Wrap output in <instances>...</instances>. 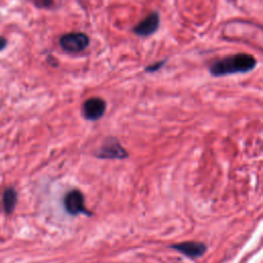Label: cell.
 I'll return each instance as SVG.
<instances>
[{
    "label": "cell",
    "mask_w": 263,
    "mask_h": 263,
    "mask_svg": "<svg viewBox=\"0 0 263 263\" xmlns=\"http://www.w3.org/2000/svg\"><path fill=\"white\" fill-rule=\"evenodd\" d=\"M59 44L68 53H78L89 46L90 39L83 32H69L59 38Z\"/></svg>",
    "instance_id": "7a4b0ae2"
},
{
    "label": "cell",
    "mask_w": 263,
    "mask_h": 263,
    "mask_svg": "<svg viewBox=\"0 0 263 263\" xmlns=\"http://www.w3.org/2000/svg\"><path fill=\"white\" fill-rule=\"evenodd\" d=\"M172 249L185 255L190 259H196L202 257L206 252V245L199 241H184L171 246Z\"/></svg>",
    "instance_id": "52a82bcc"
},
{
    "label": "cell",
    "mask_w": 263,
    "mask_h": 263,
    "mask_svg": "<svg viewBox=\"0 0 263 263\" xmlns=\"http://www.w3.org/2000/svg\"><path fill=\"white\" fill-rule=\"evenodd\" d=\"M257 59L250 53H235L213 62L209 73L213 77H222L234 74H247L257 67Z\"/></svg>",
    "instance_id": "6da1fadb"
},
{
    "label": "cell",
    "mask_w": 263,
    "mask_h": 263,
    "mask_svg": "<svg viewBox=\"0 0 263 263\" xmlns=\"http://www.w3.org/2000/svg\"><path fill=\"white\" fill-rule=\"evenodd\" d=\"M107 104L104 99L100 97H92L84 101L82 104V115L87 120H98L100 119L106 112Z\"/></svg>",
    "instance_id": "5b68a950"
},
{
    "label": "cell",
    "mask_w": 263,
    "mask_h": 263,
    "mask_svg": "<svg viewBox=\"0 0 263 263\" xmlns=\"http://www.w3.org/2000/svg\"><path fill=\"white\" fill-rule=\"evenodd\" d=\"M64 208L71 215L84 214L86 216H90L91 213L86 209L84 202L83 193L78 189L70 190L64 196Z\"/></svg>",
    "instance_id": "277c9868"
},
{
    "label": "cell",
    "mask_w": 263,
    "mask_h": 263,
    "mask_svg": "<svg viewBox=\"0 0 263 263\" xmlns=\"http://www.w3.org/2000/svg\"><path fill=\"white\" fill-rule=\"evenodd\" d=\"M5 45H6V39L0 37V50L3 49L5 47Z\"/></svg>",
    "instance_id": "8fae6325"
},
{
    "label": "cell",
    "mask_w": 263,
    "mask_h": 263,
    "mask_svg": "<svg viewBox=\"0 0 263 263\" xmlns=\"http://www.w3.org/2000/svg\"><path fill=\"white\" fill-rule=\"evenodd\" d=\"M2 202L4 211L7 214H10L13 212L16 203H17V192L14 188H7L4 190L2 195Z\"/></svg>",
    "instance_id": "ba28073f"
},
{
    "label": "cell",
    "mask_w": 263,
    "mask_h": 263,
    "mask_svg": "<svg viewBox=\"0 0 263 263\" xmlns=\"http://www.w3.org/2000/svg\"><path fill=\"white\" fill-rule=\"evenodd\" d=\"M167 62V59H162V60H159L157 62H154L150 65H147L145 68H144V71L146 73H155L156 71H159Z\"/></svg>",
    "instance_id": "9c48e42d"
},
{
    "label": "cell",
    "mask_w": 263,
    "mask_h": 263,
    "mask_svg": "<svg viewBox=\"0 0 263 263\" xmlns=\"http://www.w3.org/2000/svg\"><path fill=\"white\" fill-rule=\"evenodd\" d=\"M97 156L108 159H123L128 156V153L115 138H108L99 149Z\"/></svg>",
    "instance_id": "8992f818"
},
{
    "label": "cell",
    "mask_w": 263,
    "mask_h": 263,
    "mask_svg": "<svg viewBox=\"0 0 263 263\" xmlns=\"http://www.w3.org/2000/svg\"><path fill=\"white\" fill-rule=\"evenodd\" d=\"M159 25H160V15H159V12L155 10L147 14L140 22H138L132 28V32L134 33V35L138 37L147 38L154 35L157 32V30L159 29Z\"/></svg>",
    "instance_id": "3957f363"
},
{
    "label": "cell",
    "mask_w": 263,
    "mask_h": 263,
    "mask_svg": "<svg viewBox=\"0 0 263 263\" xmlns=\"http://www.w3.org/2000/svg\"><path fill=\"white\" fill-rule=\"evenodd\" d=\"M38 8H50L54 0H30Z\"/></svg>",
    "instance_id": "30bf717a"
}]
</instances>
